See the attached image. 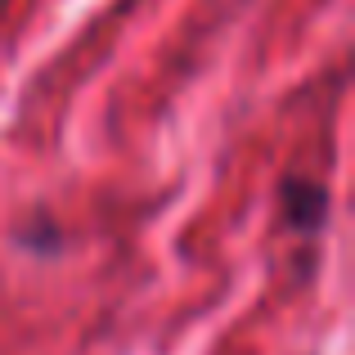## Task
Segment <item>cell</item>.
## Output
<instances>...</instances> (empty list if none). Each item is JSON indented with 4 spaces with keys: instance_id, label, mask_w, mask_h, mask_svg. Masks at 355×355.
<instances>
[{
    "instance_id": "cell-1",
    "label": "cell",
    "mask_w": 355,
    "mask_h": 355,
    "mask_svg": "<svg viewBox=\"0 0 355 355\" xmlns=\"http://www.w3.org/2000/svg\"><path fill=\"white\" fill-rule=\"evenodd\" d=\"M279 202H284V220L293 234H320L324 220H329V193H324L320 180L288 175L279 184Z\"/></svg>"
}]
</instances>
